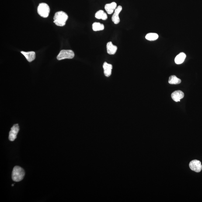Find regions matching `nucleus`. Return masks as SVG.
<instances>
[{
  "mask_svg": "<svg viewBox=\"0 0 202 202\" xmlns=\"http://www.w3.org/2000/svg\"><path fill=\"white\" fill-rule=\"evenodd\" d=\"M68 19V15L66 12L63 11H58L55 14L54 22L57 26H65Z\"/></svg>",
  "mask_w": 202,
  "mask_h": 202,
  "instance_id": "nucleus-1",
  "label": "nucleus"
},
{
  "mask_svg": "<svg viewBox=\"0 0 202 202\" xmlns=\"http://www.w3.org/2000/svg\"><path fill=\"white\" fill-rule=\"evenodd\" d=\"M25 176V171L22 167L16 166L14 168L12 175V179L14 181H21L23 179Z\"/></svg>",
  "mask_w": 202,
  "mask_h": 202,
  "instance_id": "nucleus-2",
  "label": "nucleus"
},
{
  "mask_svg": "<svg viewBox=\"0 0 202 202\" xmlns=\"http://www.w3.org/2000/svg\"><path fill=\"white\" fill-rule=\"evenodd\" d=\"M37 10L39 15L43 18H47L50 14V8L48 4L42 3L39 4Z\"/></svg>",
  "mask_w": 202,
  "mask_h": 202,
  "instance_id": "nucleus-3",
  "label": "nucleus"
},
{
  "mask_svg": "<svg viewBox=\"0 0 202 202\" xmlns=\"http://www.w3.org/2000/svg\"><path fill=\"white\" fill-rule=\"evenodd\" d=\"M75 54L71 50H62L57 56V59L61 60L65 59H72L74 58Z\"/></svg>",
  "mask_w": 202,
  "mask_h": 202,
  "instance_id": "nucleus-4",
  "label": "nucleus"
},
{
  "mask_svg": "<svg viewBox=\"0 0 202 202\" xmlns=\"http://www.w3.org/2000/svg\"><path fill=\"white\" fill-rule=\"evenodd\" d=\"M189 167L191 170L196 172H200L202 169L201 162L197 160H194L190 162L189 164Z\"/></svg>",
  "mask_w": 202,
  "mask_h": 202,
  "instance_id": "nucleus-5",
  "label": "nucleus"
},
{
  "mask_svg": "<svg viewBox=\"0 0 202 202\" xmlns=\"http://www.w3.org/2000/svg\"><path fill=\"white\" fill-rule=\"evenodd\" d=\"M19 130V125L18 124L14 125L12 126L9 133V139L10 141H14L16 139Z\"/></svg>",
  "mask_w": 202,
  "mask_h": 202,
  "instance_id": "nucleus-6",
  "label": "nucleus"
},
{
  "mask_svg": "<svg viewBox=\"0 0 202 202\" xmlns=\"http://www.w3.org/2000/svg\"><path fill=\"white\" fill-rule=\"evenodd\" d=\"M123 8L121 6H118L114 11V13L112 15V20L115 24L117 25L120 23V19L119 17V14L122 10Z\"/></svg>",
  "mask_w": 202,
  "mask_h": 202,
  "instance_id": "nucleus-7",
  "label": "nucleus"
},
{
  "mask_svg": "<svg viewBox=\"0 0 202 202\" xmlns=\"http://www.w3.org/2000/svg\"><path fill=\"white\" fill-rule=\"evenodd\" d=\"M107 51L108 54L114 55L117 51L118 47L113 44L112 42H108L106 45Z\"/></svg>",
  "mask_w": 202,
  "mask_h": 202,
  "instance_id": "nucleus-8",
  "label": "nucleus"
},
{
  "mask_svg": "<svg viewBox=\"0 0 202 202\" xmlns=\"http://www.w3.org/2000/svg\"><path fill=\"white\" fill-rule=\"evenodd\" d=\"M184 96V94L182 91L177 90L172 92L171 95L172 99L176 102H180V100Z\"/></svg>",
  "mask_w": 202,
  "mask_h": 202,
  "instance_id": "nucleus-9",
  "label": "nucleus"
},
{
  "mask_svg": "<svg viewBox=\"0 0 202 202\" xmlns=\"http://www.w3.org/2000/svg\"><path fill=\"white\" fill-rule=\"evenodd\" d=\"M116 8H117V4L115 2L106 4L105 6V10L109 14H111L113 13Z\"/></svg>",
  "mask_w": 202,
  "mask_h": 202,
  "instance_id": "nucleus-10",
  "label": "nucleus"
},
{
  "mask_svg": "<svg viewBox=\"0 0 202 202\" xmlns=\"http://www.w3.org/2000/svg\"><path fill=\"white\" fill-rule=\"evenodd\" d=\"M104 73L107 77L110 76L112 74V71L113 67L111 64L105 62L103 64Z\"/></svg>",
  "mask_w": 202,
  "mask_h": 202,
  "instance_id": "nucleus-11",
  "label": "nucleus"
},
{
  "mask_svg": "<svg viewBox=\"0 0 202 202\" xmlns=\"http://www.w3.org/2000/svg\"><path fill=\"white\" fill-rule=\"evenodd\" d=\"M21 53L26 57L27 60L31 62L35 59L36 57L35 53L34 51L26 52L21 51Z\"/></svg>",
  "mask_w": 202,
  "mask_h": 202,
  "instance_id": "nucleus-12",
  "label": "nucleus"
},
{
  "mask_svg": "<svg viewBox=\"0 0 202 202\" xmlns=\"http://www.w3.org/2000/svg\"><path fill=\"white\" fill-rule=\"evenodd\" d=\"M186 58V55L184 53H181L176 56L175 58V62L176 64L182 63Z\"/></svg>",
  "mask_w": 202,
  "mask_h": 202,
  "instance_id": "nucleus-13",
  "label": "nucleus"
},
{
  "mask_svg": "<svg viewBox=\"0 0 202 202\" xmlns=\"http://www.w3.org/2000/svg\"><path fill=\"white\" fill-rule=\"evenodd\" d=\"M95 17L98 19H102L103 20L107 19V15L106 13L102 10H100L96 12L95 15Z\"/></svg>",
  "mask_w": 202,
  "mask_h": 202,
  "instance_id": "nucleus-14",
  "label": "nucleus"
},
{
  "mask_svg": "<svg viewBox=\"0 0 202 202\" xmlns=\"http://www.w3.org/2000/svg\"><path fill=\"white\" fill-rule=\"evenodd\" d=\"M92 29L94 31L103 30L105 29L104 25L100 22H95L92 25Z\"/></svg>",
  "mask_w": 202,
  "mask_h": 202,
  "instance_id": "nucleus-15",
  "label": "nucleus"
},
{
  "mask_svg": "<svg viewBox=\"0 0 202 202\" xmlns=\"http://www.w3.org/2000/svg\"><path fill=\"white\" fill-rule=\"evenodd\" d=\"M181 82V80L180 79L178 78L176 76L172 75L169 77L168 82L171 84H180Z\"/></svg>",
  "mask_w": 202,
  "mask_h": 202,
  "instance_id": "nucleus-16",
  "label": "nucleus"
},
{
  "mask_svg": "<svg viewBox=\"0 0 202 202\" xmlns=\"http://www.w3.org/2000/svg\"><path fill=\"white\" fill-rule=\"evenodd\" d=\"M158 35L156 33H149L147 34L145 36V38L150 41H154L158 39Z\"/></svg>",
  "mask_w": 202,
  "mask_h": 202,
  "instance_id": "nucleus-17",
  "label": "nucleus"
},
{
  "mask_svg": "<svg viewBox=\"0 0 202 202\" xmlns=\"http://www.w3.org/2000/svg\"><path fill=\"white\" fill-rule=\"evenodd\" d=\"M14 184H12V186H14Z\"/></svg>",
  "mask_w": 202,
  "mask_h": 202,
  "instance_id": "nucleus-18",
  "label": "nucleus"
}]
</instances>
